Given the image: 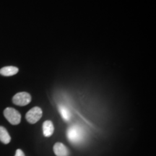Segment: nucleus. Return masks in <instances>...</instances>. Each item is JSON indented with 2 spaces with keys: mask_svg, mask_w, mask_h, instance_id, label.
Instances as JSON below:
<instances>
[{
  "mask_svg": "<svg viewBox=\"0 0 156 156\" xmlns=\"http://www.w3.org/2000/svg\"><path fill=\"white\" fill-rule=\"evenodd\" d=\"M42 114L43 112L41 108H39V107H34L27 113L25 118L30 124H36L41 119V118L42 117Z\"/></svg>",
  "mask_w": 156,
  "mask_h": 156,
  "instance_id": "obj_4",
  "label": "nucleus"
},
{
  "mask_svg": "<svg viewBox=\"0 0 156 156\" xmlns=\"http://www.w3.org/2000/svg\"><path fill=\"white\" fill-rule=\"evenodd\" d=\"M15 156H25V154L23 152L22 150L17 149L16 151V153H15Z\"/></svg>",
  "mask_w": 156,
  "mask_h": 156,
  "instance_id": "obj_10",
  "label": "nucleus"
},
{
  "mask_svg": "<svg viewBox=\"0 0 156 156\" xmlns=\"http://www.w3.org/2000/svg\"><path fill=\"white\" fill-rule=\"evenodd\" d=\"M54 131V124L51 121L47 120L43 124V133L46 137H49L53 134Z\"/></svg>",
  "mask_w": 156,
  "mask_h": 156,
  "instance_id": "obj_6",
  "label": "nucleus"
},
{
  "mask_svg": "<svg viewBox=\"0 0 156 156\" xmlns=\"http://www.w3.org/2000/svg\"><path fill=\"white\" fill-rule=\"evenodd\" d=\"M13 103L20 106H24L29 104L31 101V95L28 93L20 92L14 95L12 98Z\"/></svg>",
  "mask_w": 156,
  "mask_h": 156,
  "instance_id": "obj_3",
  "label": "nucleus"
},
{
  "mask_svg": "<svg viewBox=\"0 0 156 156\" xmlns=\"http://www.w3.org/2000/svg\"><path fill=\"white\" fill-rule=\"evenodd\" d=\"M67 139L71 143L74 145H78L83 142L85 139V132L83 127L75 124L68 128L67 131Z\"/></svg>",
  "mask_w": 156,
  "mask_h": 156,
  "instance_id": "obj_1",
  "label": "nucleus"
},
{
  "mask_svg": "<svg viewBox=\"0 0 156 156\" xmlns=\"http://www.w3.org/2000/svg\"><path fill=\"white\" fill-rule=\"evenodd\" d=\"M54 152L56 156H69V154L67 147L61 142H57L54 145Z\"/></svg>",
  "mask_w": 156,
  "mask_h": 156,
  "instance_id": "obj_5",
  "label": "nucleus"
},
{
  "mask_svg": "<svg viewBox=\"0 0 156 156\" xmlns=\"http://www.w3.org/2000/svg\"><path fill=\"white\" fill-rule=\"evenodd\" d=\"M0 141L4 144H9L11 141V137L8 132L4 126H0Z\"/></svg>",
  "mask_w": 156,
  "mask_h": 156,
  "instance_id": "obj_8",
  "label": "nucleus"
},
{
  "mask_svg": "<svg viewBox=\"0 0 156 156\" xmlns=\"http://www.w3.org/2000/svg\"><path fill=\"white\" fill-rule=\"evenodd\" d=\"M4 115L7 120L12 125H17L21 122V115L16 109L10 108H6L4 111Z\"/></svg>",
  "mask_w": 156,
  "mask_h": 156,
  "instance_id": "obj_2",
  "label": "nucleus"
},
{
  "mask_svg": "<svg viewBox=\"0 0 156 156\" xmlns=\"http://www.w3.org/2000/svg\"><path fill=\"white\" fill-rule=\"evenodd\" d=\"M19 69L16 67L13 66H7V67H2L0 69V75L9 77V76H12L16 75L18 73Z\"/></svg>",
  "mask_w": 156,
  "mask_h": 156,
  "instance_id": "obj_7",
  "label": "nucleus"
},
{
  "mask_svg": "<svg viewBox=\"0 0 156 156\" xmlns=\"http://www.w3.org/2000/svg\"><path fill=\"white\" fill-rule=\"evenodd\" d=\"M58 111H59V113L60 114H61L62 119H63L65 122H69L72 116L71 113H70L69 109H68L66 106L61 105V106H58Z\"/></svg>",
  "mask_w": 156,
  "mask_h": 156,
  "instance_id": "obj_9",
  "label": "nucleus"
}]
</instances>
